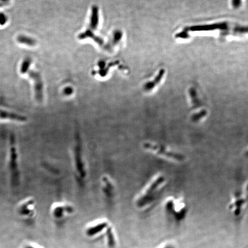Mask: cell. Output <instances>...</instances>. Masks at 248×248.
I'll return each mask as SVG.
<instances>
[{"label":"cell","instance_id":"1","mask_svg":"<svg viewBox=\"0 0 248 248\" xmlns=\"http://www.w3.org/2000/svg\"><path fill=\"white\" fill-rule=\"evenodd\" d=\"M79 142L78 140V142L75 143L74 148V164L76 177L80 182H82L87 177V168L81 143Z\"/></svg>","mask_w":248,"mask_h":248},{"label":"cell","instance_id":"2","mask_svg":"<svg viewBox=\"0 0 248 248\" xmlns=\"http://www.w3.org/2000/svg\"><path fill=\"white\" fill-rule=\"evenodd\" d=\"M163 178L162 177L157 178L153 181L148 186L146 187L145 190L143 192L137 199L136 204L138 207H143L148 205L152 202L155 198L158 188L159 185H161Z\"/></svg>","mask_w":248,"mask_h":248},{"label":"cell","instance_id":"3","mask_svg":"<svg viewBox=\"0 0 248 248\" xmlns=\"http://www.w3.org/2000/svg\"><path fill=\"white\" fill-rule=\"evenodd\" d=\"M29 76L34 82L35 98L39 103H41L43 99V83L40 74L34 70H29Z\"/></svg>","mask_w":248,"mask_h":248},{"label":"cell","instance_id":"4","mask_svg":"<svg viewBox=\"0 0 248 248\" xmlns=\"http://www.w3.org/2000/svg\"><path fill=\"white\" fill-rule=\"evenodd\" d=\"M12 138V140L11 147L10 149V169L11 171L12 175L13 178H15V180L17 181L19 179V174L18 173V164H17V154L16 152V149L15 147L14 141L13 137Z\"/></svg>","mask_w":248,"mask_h":248},{"label":"cell","instance_id":"5","mask_svg":"<svg viewBox=\"0 0 248 248\" xmlns=\"http://www.w3.org/2000/svg\"><path fill=\"white\" fill-rule=\"evenodd\" d=\"M101 188L105 195L111 196L113 195L116 189L114 182L108 175L102 176L101 179Z\"/></svg>","mask_w":248,"mask_h":248},{"label":"cell","instance_id":"6","mask_svg":"<svg viewBox=\"0 0 248 248\" xmlns=\"http://www.w3.org/2000/svg\"><path fill=\"white\" fill-rule=\"evenodd\" d=\"M0 118L22 122H25L27 120V118L24 116L2 110H0Z\"/></svg>","mask_w":248,"mask_h":248},{"label":"cell","instance_id":"7","mask_svg":"<svg viewBox=\"0 0 248 248\" xmlns=\"http://www.w3.org/2000/svg\"><path fill=\"white\" fill-rule=\"evenodd\" d=\"M34 202V201L31 199L20 206L18 210L20 215L23 216H31L33 212L32 211V205Z\"/></svg>","mask_w":248,"mask_h":248},{"label":"cell","instance_id":"8","mask_svg":"<svg viewBox=\"0 0 248 248\" xmlns=\"http://www.w3.org/2000/svg\"><path fill=\"white\" fill-rule=\"evenodd\" d=\"M99 9L95 6L92 8V15L90 20V27L92 29L96 30L99 24Z\"/></svg>","mask_w":248,"mask_h":248},{"label":"cell","instance_id":"9","mask_svg":"<svg viewBox=\"0 0 248 248\" xmlns=\"http://www.w3.org/2000/svg\"><path fill=\"white\" fill-rule=\"evenodd\" d=\"M107 226L108 223L106 222L99 223L93 227L89 228L87 231V235L89 236L95 235L107 228Z\"/></svg>","mask_w":248,"mask_h":248},{"label":"cell","instance_id":"10","mask_svg":"<svg viewBox=\"0 0 248 248\" xmlns=\"http://www.w3.org/2000/svg\"><path fill=\"white\" fill-rule=\"evenodd\" d=\"M19 43L26 45L30 46H34L36 45L37 42L36 40L29 36L24 35H20L17 39Z\"/></svg>","mask_w":248,"mask_h":248},{"label":"cell","instance_id":"11","mask_svg":"<svg viewBox=\"0 0 248 248\" xmlns=\"http://www.w3.org/2000/svg\"><path fill=\"white\" fill-rule=\"evenodd\" d=\"M79 37L80 39H85L87 38H91L93 39L96 42H97L99 45H102L104 43L103 40L100 38L96 36L93 34V32L90 30H86L85 32L81 33L79 35Z\"/></svg>","mask_w":248,"mask_h":248},{"label":"cell","instance_id":"12","mask_svg":"<svg viewBox=\"0 0 248 248\" xmlns=\"http://www.w3.org/2000/svg\"><path fill=\"white\" fill-rule=\"evenodd\" d=\"M73 211L72 207L69 206H58L53 210V214L55 217L59 218L62 216L65 212H72Z\"/></svg>","mask_w":248,"mask_h":248},{"label":"cell","instance_id":"13","mask_svg":"<svg viewBox=\"0 0 248 248\" xmlns=\"http://www.w3.org/2000/svg\"><path fill=\"white\" fill-rule=\"evenodd\" d=\"M32 62V59L30 57H26L25 58L22 63L20 68V72L22 74H25L28 73L30 67Z\"/></svg>","mask_w":248,"mask_h":248},{"label":"cell","instance_id":"14","mask_svg":"<svg viewBox=\"0 0 248 248\" xmlns=\"http://www.w3.org/2000/svg\"><path fill=\"white\" fill-rule=\"evenodd\" d=\"M107 236L108 239V244L110 248H113L116 245L115 238L113 235L111 228H109L107 229Z\"/></svg>","mask_w":248,"mask_h":248},{"label":"cell","instance_id":"15","mask_svg":"<svg viewBox=\"0 0 248 248\" xmlns=\"http://www.w3.org/2000/svg\"><path fill=\"white\" fill-rule=\"evenodd\" d=\"M122 37V33L121 31H117L115 32L113 38V41L112 44L113 45H116L121 40Z\"/></svg>","mask_w":248,"mask_h":248},{"label":"cell","instance_id":"16","mask_svg":"<svg viewBox=\"0 0 248 248\" xmlns=\"http://www.w3.org/2000/svg\"><path fill=\"white\" fill-rule=\"evenodd\" d=\"M8 21V18L3 13H0V25H4Z\"/></svg>","mask_w":248,"mask_h":248},{"label":"cell","instance_id":"17","mask_svg":"<svg viewBox=\"0 0 248 248\" xmlns=\"http://www.w3.org/2000/svg\"><path fill=\"white\" fill-rule=\"evenodd\" d=\"M71 92H72V90H71V88H69V87L66 88L64 90V93L66 95H69L71 93Z\"/></svg>","mask_w":248,"mask_h":248},{"label":"cell","instance_id":"18","mask_svg":"<svg viewBox=\"0 0 248 248\" xmlns=\"http://www.w3.org/2000/svg\"><path fill=\"white\" fill-rule=\"evenodd\" d=\"M9 0H0V2L3 3L5 5L9 3Z\"/></svg>","mask_w":248,"mask_h":248},{"label":"cell","instance_id":"19","mask_svg":"<svg viewBox=\"0 0 248 248\" xmlns=\"http://www.w3.org/2000/svg\"><path fill=\"white\" fill-rule=\"evenodd\" d=\"M24 248H38L32 245H27Z\"/></svg>","mask_w":248,"mask_h":248},{"label":"cell","instance_id":"20","mask_svg":"<svg viewBox=\"0 0 248 248\" xmlns=\"http://www.w3.org/2000/svg\"><path fill=\"white\" fill-rule=\"evenodd\" d=\"M4 5H5L4 4H3V3H1V2H0V8H1V7L3 6Z\"/></svg>","mask_w":248,"mask_h":248}]
</instances>
